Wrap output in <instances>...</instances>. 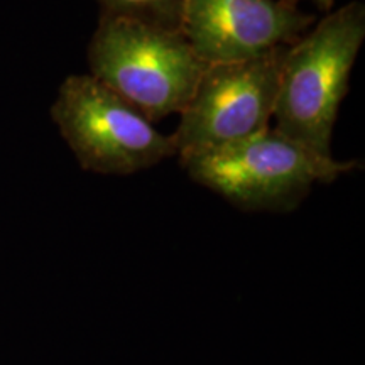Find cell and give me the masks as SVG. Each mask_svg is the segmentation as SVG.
I'll return each mask as SVG.
<instances>
[{
	"instance_id": "obj_1",
	"label": "cell",
	"mask_w": 365,
	"mask_h": 365,
	"mask_svg": "<svg viewBox=\"0 0 365 365\" xmlns=\"http://www.w3.org/2000/svg\"><path fill=\"white\" fill-rule=\"evenodd\" d=\"M365 39V7L355 0L323 17L281 59L274 118L282 135L323 158Z\"/></svg>"
},
{
	"instance_id": "obj_2",
	"label": "cell",
	"mask_w": 365,
	"mask_h": 365,
	"mask_svg": "<svg viewBox=\"0 0 365 365\" xmlns=\"http://www.w3.org/2000/svg\"><path fill=\"white\" fill-rule=\"evenodd\" d=\"M196 185L244 212H293L314 185H330L362 166L323 158L276 129L180 159Z\"/></svg>"
},
{
	"instance_id": "obj_3",
	"label": "cell",
	"mask_w": 365,
	"mask_h": 365,
	"mask_svg": "<svg viewBox=\"0 0 365 365\" xmlns=\"http://www.w3.org/2000/svg\"><path fill=\"white\" fill-rule=\"evenodd\" d=\"M86 58L90 75L150 124L181 113L207 68L181 31L112 16L98 17Z\"/></svg>"
},
{
	"instance_id": "obj_4",
	"label": "cell",
	"mask_w": 365,
	"mask_h": 365,
	"mask_svg": "<svg viewBox=\"0 0 365 365\" xmlns=\"http://www.w3.org/2000/svg\"><path fill=\"white\" fill-rule=\"evenodd\" d=\"M51 115L85 171L129 176L176 158L171 135L91 75L63 81Z\"/></svg>"
},
{
	"instance_id": "obj_5",
	"label": "cell",
	"mask_w": 365,
	"mask_h": 365,
	"mask_svg": "<svg viewBox=\"0 0 365 365\" xmlns=\"http://www.w3.org/2000/svg\"><path fill=\"white\" fill-rule=\"evenodd\" d=\"M286 48L205 68L171 134L176 158L225 148L269 129Z\"/></svg>"
},
{
	"instance_id": "obj_6",
	"label": "cell",
	"mask_w": 365,
	"mask_h": 365,
	"mask_svg": "<svg viewBox=\"0 0 365 365\" xmlns=\"http://www.w3.org/2000/svg\"><path fill=\"white\" fill-rule=\"evenodd\" d=\"M313 24L314 16L282 0H186L181 33L208 66L286 48Z\"/></svg>"
},
{
	"instance_id": "obj_7",
	"label": "cell",
	"mask_w": 365,
	"mask_h": 365,
	"mask_svg": "<svg viewBox=\"0 0 365 365\" xmlns=\"http://www.w3.org/2000/svg\"><path fill=\"white\" fill-rule=\"evenodd\" d=\"M100 16L125 17L181 31L186 0H97Z\"/></svg>"
},
{
	"instance_id": "obj_8",
	"label": "cell",
	"mask_w": 365,
	"mask_h": 365,
	"mask_svg": "<svg viewBox=\"0 0 365 365\" xmlns=\"http://www.w3.org/2000/svg\"><path fill=\"white\" fill-rule=\"evenodd\" d=\"M282 2L289 4V6H293V7H298V4L301 2V0H282ZM312 2L322 12H330L331 9H333V6H335V0H312Z\"/></svg>"
}]
</instances>
